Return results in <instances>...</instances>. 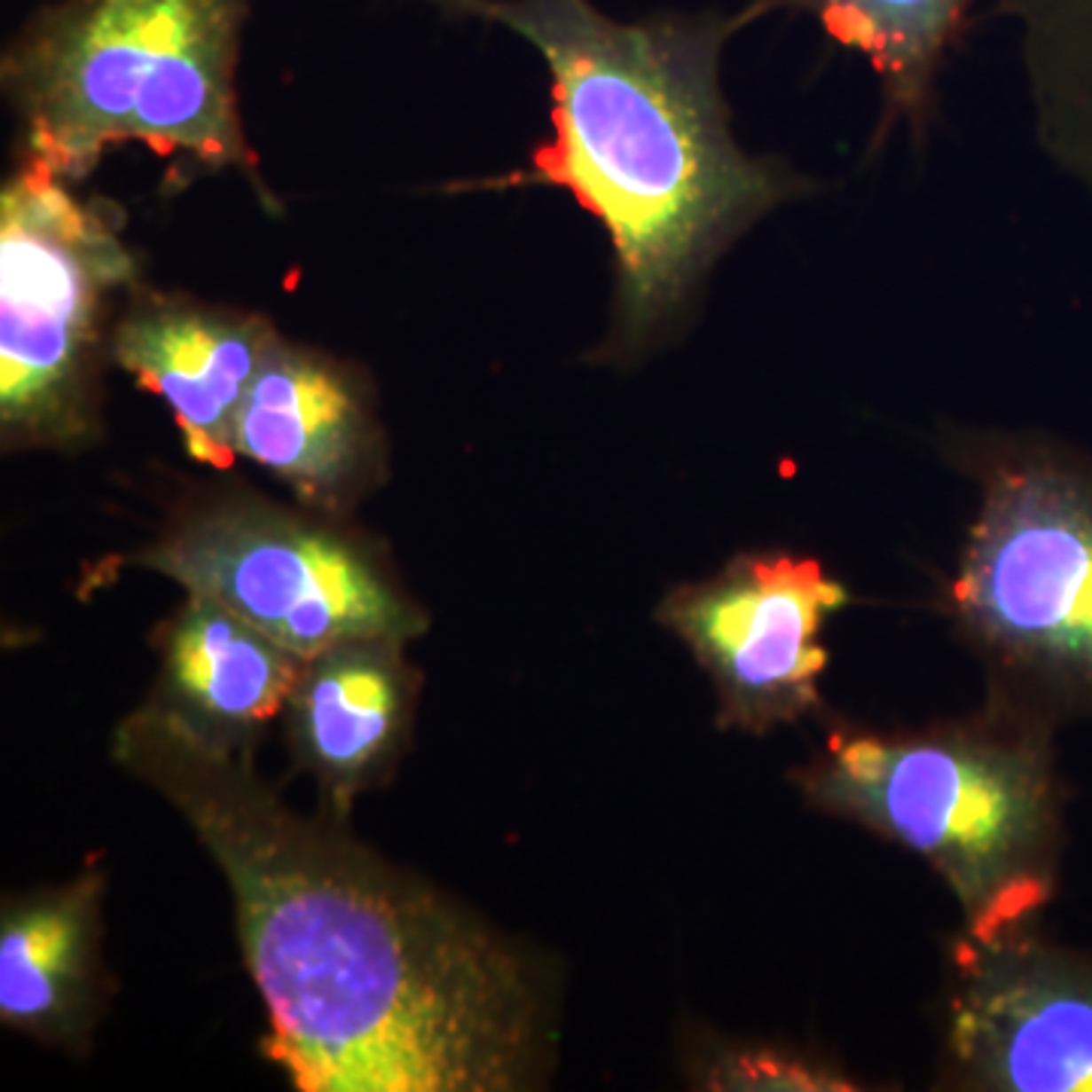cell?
Masks as SVG:
<instances>
[{
    "mask_svg": "<svg viewBox=\"0 0 1092 1092\" xmlns=\"http://www.w3.org/2000/svg\"><path fill=\"white\" fill-rule=\"evenodd\" d=\"M810 807L856 822L929 862L965 935L1032 925L1050 901L1062 801L1050 719L993 695L983 711L923 728L835 726L792 771Z\"/></svg>",
    "mask_w": 1092,
    "mask_h": 1092,
    "instance_id": "cell-3",
    "label": "cell"
},
{
    "mask_svg": "<svg viewBox=\"0 0 1092 1092\" xmlns=\"http://www.w3.org/2000/svg\"><path fill=\"white\" fill-rule=\"evenodd\" d=\"M404 640L340 643L303 662L286 713L301 762L350 801L395 756L407 722Z\"/></svg>",
    "mask_w": 1092,
    "mask_h": 1092,
    "instance_id": "cell-12",
    "label": "cell"
},
{
    "mask_svg": "<svg viewBox=\"0 0 1092 1092\" xmlns=\"http://www.w3.org/2000/svg\"><path fill=\"white\" fill-rule=\"evenodd\" d=\"M978 489L944 610L993 695L1047 719L1092 711V459L1032 431L947 428Z\"/></svg>",
    "mask_w": 1092,
    "mask_h": 1092,
    "instance_id": "cell-5",
    "label": "cell"
},
{
    "mask_svg": "<svg viewBox=\"0 0 1092 1092\" xmlns=\"http://www.w3.org/2000/svg\"><path fill=\"white\" fill-rule=\"evenodd\" d=\"M303 659L228 607L189 595L164 638L161 701L216 741L252 743L286 711Z\"/></svg>",
    "mask_w": 1092,
    "mask_h": 1092,
    "instance_id": "cell-14",
    "label": "cell"
},
{
    "mask_svg": "<svg viewBox=\"0 0 1092 1092\" xmlns=\"http://www.w3.org/2000/svg\"><path fill=\"white\" fill-rule=\"evenodd\" d=\"M944 1080L986 1092H1092V959L1035 923L962 935L944 995Z\"/></svg>",
    "mask_w": 1092,
    "mask_h": 1092,
    "instance_id": "cell-9",
    "label": "cell"
},
{
    "mask_svg": "<svg viewBox=\"0 0 1092 1092\" xmlns=\"http://www.w3.org/2000/svg\"><path fill=\"white\" fill-rule=\"evenodd\" d=\"M100 877L6 907L0 925V1019L31 1035H67L89 1008Z\"/></svg>",
    "mask_w": 1092,
    "mask_h": 1092,
    "instance_id": "cell-15",
    "label": "cell"
},
{
    "mask_svg": "<svg viewBox=\"0 0 1092 1092\" xmlns=\"http://www.w3.org/2000/svg\"><path fill=\"white\" fill-rule=\"evenodd\" d=\"M131 562L234 610L303 662L352 640L407 643L425 628L371 549L264 498L198 504Z\"/></svg>",
    "mask_w": 1092,
    "mask_h": 1092,
    "instance_id": "cell-7",
    "label": "cell"
},
{
    "mask_svg": "<svg viewBox=\"0 0 1092 1092\" xmlns=\"http://www.w3.org/2000/svg\"><path fill=\"white\" fill-rule=\"evenodd\" d=\"M115 762L179 810L225 874L264 1050L301 1092H513L540 1077L546 1002L510 941L337 831L288 810L252 743L161 701Z\"/></svg>",
    "mask_w": 1092,
    "mask_h": 1092,
    "instance_id": "cell-1",
    "label": "cell"
},
{
    "mask_svg": "<svg viewBox=\"0 0 1092 1092\" xmlns=\"http://www.w3.org/2000/svg\"><path fill=\"white\" fill-rule=\"evenodd\" d=\"M847 601V585L813 555L747 549L671 589L656 617L711 680L716 722L758 737L820 711L822 632Z\"/></svg>",
    "mask_w": 1092,
    "mask_h": 1092,
    "instance_id": "cell-8",
    "label": "cell"
},
{
    "mask_svg": "<svg viewBox=\"0 0 1092 1092\" xmlns=\"http://www.w3.org/2000/svg\"><path fill=\"white\" fill-rule=\"evenodd\" d=\"M277 337L258 313L137 288L113 325L110 361L168 404L194 461L222 471L237 459V416Z\"/></svg>",
    "mask_w": 1092,
    "mask_h": 1092,
    "instance_id": "cell-11",
    "label": "cell"
},
{
    "mask_svg": "<svg viewBox=\"0 0 1092 1092\" xmlns=\"http://www.w3.org/2000/svg\"><path fill=\"white\" fill-rule=\"evenodd\" d=\"M998 0H747L750 25L790 12L816 21L835 46L859 55L880 85L877 140L892 131L923 143L938 113V82L974 12Z\"/></svg>",
    "mask_w": 1092,
    "mask_h": 1092,
    "instance_id": "cell-13",
    "label": "cell"
},
{
    "mask_svg": "<svg viewBox=\"0 0 1092 1092\" xmlns=\"http://www.w3.org/2000/svg\"><path fill=\"white\" fill-rule=\"evenodd\" d=\"M1019 25L1035 134L1092 198V0H998Z\"/></svg>",
    "mask_w": 1092,
    "mask_h": 1092,
    "instance_id": "cell-16",
    "label": "cell"
},
{
    "mask_svg": "<svg viewBox=\"0 0 1092 1092\" xmlns=\"http://www.w3.org/2000/svg\"><path fill=\"white\" fill-rule=\"evenodd\" d=\"M243 0H58L4 55L21 158L79 183L106 146L258 179L237 106Z\"/></svg>",
    "mask_w": 1092,
    "mask_h": 1092,
    "instance_id": "cell-4",
    "label": "cell"
},
{
    "mask_svg": "<svg viewBox=\"0 0 1092 1092\" xmlns=\"http://www.w3.org/2000/svg\"><path fill=\"white\" fill-rule=\"evenodd\" d=\"M234 450L316 510H343L377 483L382 440L365 380L279 334L237 416Z\"/></svg>",
    "mask_w": 1092,
    "mask_h": 1092,
    "instance_id": "cell-10",
    "label": "cell"
},
{
    "mask_svg": "<svg viewBox=\"0 0 1092 1092\" xmlns=\"http://www.w3.org/2000/svg\"><path fill=\"white\" fill-rule=\"evenodd\" d=\"M137 258L115 207L79 198L46 164L19 158L0 194V431L6 450H74L98 428L119 298Z\"/></svg>",
    "mask_w": 1092,
    "mask_h": 1092,
    "instance_id": "cell-6",
    "label": "cell"
},
{
    "mask_svg": "<svg viewBox=\"0 0 1092 1092\" xmlns=\"http://www.w3.org/2000/svg\"><path fill=\"white\" fill-rule=\"evenodd\" d=\"M683 1072L713 1092H852L862 1083L826 1056L790 1044L726 1038L711 1029L686 1035Z\"/></svg>",
    "mask_w": 1092,
    "mask_h": 1092,
    "instance_id": "cell-17",
    "label": "cell"
},
{
    "mask_svg": "<svg viewBox=\"0 0 1092 1092\" xmlns=\"http://www.w3.org/2000/svg\"><path fill=\"white\" fill-rule=\"evenodd\" d=\"M522 37L549 74L553 140L510 185L574 194L613 249V301L592 361L634 367L695 316L713 267L777 209L820 194L732 128L722 58L743 10L622 21L592 0H428Z\"/></svg>",
    "mask_w": 1092,
    "mask_h": 1092,
    "instance_id": "cell-2",
    "label": "cell"
}]
</instances>
